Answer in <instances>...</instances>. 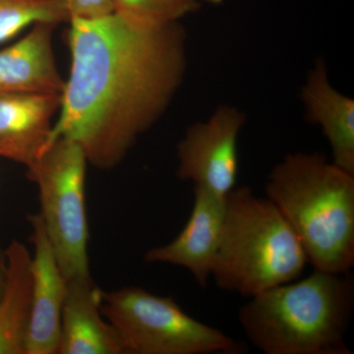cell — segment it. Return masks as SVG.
Returning a JSON list of instances; mask_svg holds the SVG:
<instances>
[{"label": "cell", "mask_w": 354, "mask_h": 354, "mask_svg": "<svg viewBox=\"0 0 354 354\" xmlns=\"http://www.w3.org/2000/svg\"><path fill=\"white\" fill-rule=\"evenodd\" d=\"M102 313L125 354H234L239 342L188 315L171 297L138 286L102 291Z\"/></svg>", "instance_id": "obj_5"}, {"label": "cell", "mask_w": 354, "mask_h": 354, "mask_svg": "<svg viewBox=\"0 0 354 354\" xmlns=\"http://www.w3.org/2000/svg\"><path fill=\"white\" fill-rule=\"evenodd\" d=\"M113 12L148 24H169L194 13L198 0H111Z\"/></svg>", "instance_id": "obj_16"}, {"label": "cell", "mask_w": 354, "mask_h": 354, "mask_svg": "<svg viewBox=\"0 0 354 354\" xmlns=\"http://www.w3.org/2000/svg\"><path fill=\"white\" fill-rule=\"evenodd\" d=\"M200 2H208V3L212 4H218L221 3V0H198Z\"/></svg>", "instance_id": "obj_19"}, {"label": "cell", "mask_w": 354, "mask_h": 354, "mask_svg": "<svg viewBox=\"0 0 354 354\" xmlns=\"http://www.w3.org/2000/svg\"><path fill=\"white\" fill-rule=\"evenodd\" d=\"M101 306L102 290L92 278L67 281L58 353L125 354Z\"/></svg>", "instance_id": "obj_12"}, {"label": "cell", "mask_w": 354, "mask_h": 354, "mask_svg": "<svg viewBox=\"0 0 354 354\" xmlns=\"http://www.w3.org/2000/svg\"><path fill=\"white\" fill-rule=\"evenodd\" d=\"M69 23L71 66L48 146L73 140L88 164L113 169L183 83L187 34L179 22L148 24L115 12Z\"/></svg>", "instance_id": "obj_1"}, {"label": "cell", "mask_w": 354, "mask_h": 354, "mask_svg": "<svg viewBox=\"0 0 354 354\" xmlns=\"http://www.w3.org/2000/svg\"><path fill=\"white\" fill-rule=\"evenodd\" d=\"M64 2L71 19H93L113 12L111 0H64Z\"/></svg>", "instance_id": "obj_17"}, {"label": "cell", "mask_w": 354, "mask_h": 354, "mask_svg": "<svg viewBox=\"0 0 354 354\" xmlns=\"http://www.w3.org/2000/svg\"><path fill=\"white\" fill-rule=\"evenodd\" d=\"M266 195L297 235L316 271L348 274L354 266V174L322 153H293L274 165Z\"/></svg>", "instance_id": "obj_2"}, {"label": "cell", "mask_w": 354, "mask_h": 354, "mask_svg": "<svg viewBox=\"0 0 354 354\" xmlns=\"http://www.w3.org/2000/svg\"><path fill=\"white\" fill-rule=\"evenodd\" d=\"M62 94L0 95V158L29 167L48 146Z\"/></svg>", "instance_id": "obj_10"}, {"label": "cell", "mask_w": 354, "mask_h": 354, "mask_svg": "<svg viewBox=\"0 0 354 354\" xmlns=\"http://www.w3.org/2000/svg\"><path fill=\"white\" fill-rule=\"evenodd\" d=\"M34 255L31 259V307L25 354L58 353L67 281L39 214L29 216Z\"/></svg>", "instance_id": "obj_8"}, {"label": "cell", "mask_w": 354, "mask_h": 354, "mask_svg": "<svg viewBox=\"0 0 354 354\" xmlns=\"http://www.w3.org/2000/svg\"><path fill=\"white\" fill-rule=\"evenodd\" d=\"M32 255L19 241L6 250V270L0 292V354H25L31 307Z\"/></svg>", "instance_id": "obj_14"}, {"label": "cell", "mask_w": 354, "mask_h": 354, "mask_svg": "<svg viewBox=\"0 0 354 354\" xmlns=\"http://www.w3.org/2000/svg\"><path fill=\"white\" fill-rule=\"evenodd\" d=\"M88 158L82 147L60 137L27 167L39 188L41 215L66 281L91 279L85 180Z\"/></svg>", "instance_id": "obj_6"}, {"label": "cell", "mask_w": 354, "mask_h": 354, "mask_svg": "<svg viewBox=\"0 0 354 354\" xmlns=\"http://www.w3.org/2000/svg\"><path fill=\"white\" fill-rule=\"evenodd\" d=\"M64 0H0V44L39 22H69Z\"/></svg>", "instance_id": "obj_15"}, {"label": "cell", "mask_w": 354, "mask_h": 354, "mask_svg": "<svg viewBox=\"0 0 354 354\" xmlns=\"http://www.w3.org/2000/svg\"><path fill=\"white\" fill-rule=\"evenodd\" d=\"M57 24L39 22L12 46L0 50V95L62 94L53 38Z\"/></svg>", "instance_id": "obj_11"}, {"label": "cell", "mask_w": 354, "mask_h": 354, "mask_svg": "<svg viewBox=\"0 0 354 354\" xmlns=\"http://www.w3.org/2000/svg\"><path fill=\"white\" fill-rule=\"evenodd\" d=\"M354 310V279L316 271L250 297L239 321L265 354H351L346 337Z\"/></svg>", "instance_id": "obj_3"}, {"label": "cell", "mask_w": 354, "mask_h": 354, "mask_svg": "<svg viewBox=\"0 0 354 354\" xmlns=\"http://www.w3.org/2000/svg\"><path fill=\"white\" fill-rule=\"evenodd\" d=\"M307 264L297 235L271 200L248 186L228 193L212 270L221 290L253 297L299 279Z\"/></svg>", "instance_id": "obj_4"}, {"label": "cell", "mask_w": 354, "mask_h": 354, "mask_svg": "<svg viewBox=\"0 0 354 354\" xmlns=\"http://www.w3.org/2000/svg\"><path fill=\"white\" fill-rule=\"evenodd\" d=\"M306 118L322 128L332 150V162L354 174V100L335 90L328 66L318 59L301 91Z\"/></svg>", "instance_id": "obj_13"}, {"label": "cell", "mask_w": 354, "mask_h": 354, "mask_svg": "<svg viewBox=\"0 0 354 354\" xmlns=\"http://www.w3.org/2000/svg\"><path fill=\"white\" fill-rule=\"evenodd\" d=\"M225 198L194 186V203L180 234L169 244L147 251V263L179 266L206 288L220 245L225 218Z\"/></svg>", "instance_id": "obj_9"}, {"label": "cell", "mask_w": 354, "mask_h": 354, "mask_svg": "<svg viewBox=\"0 0 354 354\" xmlns=\"http://www.w3.org/2000/svg\"><path fill=\"white\" fill-rule=\"evenodd\" d=\"M6 251L2 252L0 250V292L3 288L4 281H6Z\"/></svg>", "instance_id": "obj_18"}, {"label": "cell", "mask_w": 354, "mask_h": 354, "mask_svg": "<svg viewBox=\"0 0 354 354\" xmlns=\"http://www.w3.org/2000/svg\"><path fill=\"white\" fill-rule=\"evenodd\" d=\"M245 123V113L223 104L190 125L177 145V177L225 198L236 184L237 141Z\"/></svg>", "instance_id": "obj_7"}]
</instances>
